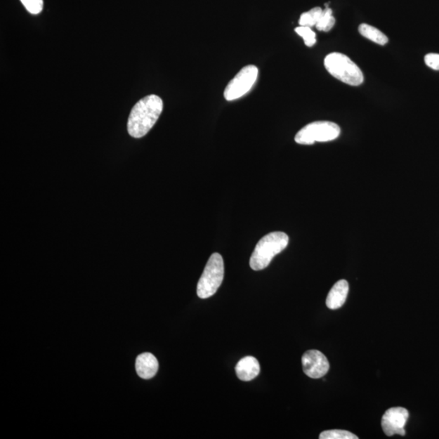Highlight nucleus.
<instances>
[{"label":"nucleus","mask_w":439,"mask_h":439,"mask_svg":"<svg viewBox=\"0 0 439 439\" xmlns=\"http://www.w3.org/2000/svg\"><path fill=\"white\" fill-rule=\"evenodd\" d=\"M163 101L156 95L144 97L133 106L128 120V132L140 138L152 130L163 111Z\"/></svg>","instance_id":"f257e3e1"},{"label":"nucleus","mask_w":439,"mask_h":439,"mask_svg":"<svg viewBox=\"0 0 439 439\" xmlns=\"http://www.w3.org/2000/svg\"><path fill=\"white\" fill-rule=\"evenodd\" d=\"M289 237L283 232H273L258 242L250 260L253 270L260 271L270 265L273 257L287 249Z\"/></svg>","instance_id":"f03ea898"},{"label":"nucleus","mask_w":439,"mask_h":439,"mask_svg":"<svg viewBox=\"0 0 439 439\" xmlns=\"http://www.w3.org/2000/svg\"><path fill=\"white\" fill-rule=\"evenodd\" d=\"M324 63L329 73L344 84L353 86L363 84L362 71L347 55L339 53L329 54Z\"/></svg>","instance_id":"7ed1b4c3"},{"label":"nucleus","mask_w":439,"mask_h":439,"mask_svg":"<svg viewBox=\"0 0 439 439\" xmlns=\"http://www.w3.org/2000/svg\"><path fill=\"white\" fill-rule=\"evenodd\" d=\"M225 267L223 258L219 253H214L209 258L197 286V294L200 299L213 296L223 282Z\"/></svg>","instance_id":"20e7f679"},{"label":"nucleus","mask_w":439,"mask_h":439,"mask_svg":"<svg viewBox=\"0 0 439 439\" xmlns=\"http://www.w3.org/2000/svg\"><path fill=\"white\" fill-rule=\"evenodd\" d=\"M341 133L340 127L334 122H315L299 131L294 140L301 145H312L316 142H329L336 139Z\"/></svg>","instance_id":"39448f33"},{"label":"nucleus","mask_w":439,"mask_h":439,"mask_svg":"<svg viewBox=\"0 0 439 439\" xmlns=\"http://www.w3.org/2000/svg\"><path fill=\"white\" fill-rule=\"evenodd\" d=\"M258 74L259 70L255 65H247L242 68L225 87V99L234 101L247 95L255 85Z\"/></svg>","instance_id":"423d86ee"},{"label":"nucleus","mask_w":439,"mask_h":439,"mask_svg":"<svg viewBox=\"0 0 439 439\" xmlns=\"http://www.w3.org/2000/svg\"><path fill=\"white\" fill-rule=\"evenodd\" d=\"M409 412L405 407H391L381 418V427L387 436L405 435V426L409 419Z\"/></svg>","instance_id":"0eeeda50"},{"label":"nucleus","mask_w":439,"mask_h":439,"mask_svg":"<svg viewBox=\"0 0 439 439\" xmlns=\"http://www.w3.org/2000/svg\"><path fill=\"white\" fill-rule=\"evenodd\" d=\"M302 365L303 373L313 379L323 378L329 369L327 356L317 350L306 351L302 358Z\"/></svg>","instance_id":"6e6552de"},{"label":"nucleus","mask_w":439,"mask_h":439,"mask_svg":"<svg viewBox=\"0 0 439 439\" xmlns=\"http://www.w3.org/2000/svg\"><path fill=\"white\" fill-rule=\"evenodd\" d=\"M260 371V364L253 356H246L241 359L235 367L237 378L244 381L256 379L259 375Z\"/></svg>","instance_id":"1a4fd4ad"},{"label":"nucleus","mask_w":439,"mask_h":439,"mask_svg":"<svg viewBox=\"0 0 439 439\" xmlns=\"http://www.w3.org/2000/svg\"><path fill=\"white\" fill-rule=\"evenodd\" d=\"M136 368L137 374L143 379H151L157 374L159 369L158 360L152 353L138 355Z\"/></svg>","instance_id":"9d476101"},{"label":"nucleus","mask_w":439,"mask_h":439,"mask_svg":"<svg viewBox=\"0 0 439 439\" xmlns=\"http://www.w3.org/2000/svg\"><path fill=\"white\" fill-rule=\"evenodd\" d=\"M349 292V284L346 280H340L334 284L329 291L327 299V306L332 310H336L343 306Z\"/></svg>","instance_id":"9b49d317"},{"label":"nucleus","mask_w":439,"mask_h":439,"mask_svg":"<svg viewBox=\"0 0 439 439\" xmlns=\"http://www.w3.org/2000/svg\"><path fill=\"white\" fill-rule=\"evenodd\" d=\"M359 32L365 38L373 41L376 44L384 46L388 43L389 39L386 35L372 25L361 24L359 27Z\"/></svg>","instance_id":"f8f14e48"},{"label":"nucleus","mask_w":439,"mask_h":439,"mask_svg":"<svg viewBox=\"0 0 439 439\" xmlns=\"http://www.w3.org/2000/svg\"><path fill=\"white\" fill-rule=\"evenodd\" d=\"M323 9L321 8H314L307 13H304L301 15V19H299V25L301 27H316L320 18H321Z\"/></svg>","instance_id":"ddd939ff"},{"label":"nucleus","mask_w":439,"mask_h":439,"mask_svg":"<svg viewBox=\"0 0 439 439\" xmlns=\"http://www.w3.org/2000/svg\"><path fill=\"white\" fill-rule=\"evenodd\" d=\"M335 25V18L333 15L332 10L327 8L323 10L321 18H320L316 27L320 31L328 32Z\"/></svg>","instance_id":"4468645a"},{"label":"nucleus","mask_w":439,"mask_h":439,"mask_svg":"<svg viewBox=\"0 0 439 439\" xmlns=\"http://www.w3.org/2000/svg\"><path fill=\"white\" fill-rule=\"evenodd\" d=\"M320 439H358V436L347 431L332 430L324 431L320 435Z\"/></svg>","instance_id":"2eb2a0df"},{"label":"nucleus","mask_w":439,"mask_h":439,"mask_svg":"<svg viewBox=\"0 0 439 439\" xmlns=\"http://www.w3.org/2000/svg\"><path fill=\"white\" fill-rule=\"evenodd\" d=\"M296 32L304 40V44L309 48L314 46L317 42L316 34L311 28L307 27H299L296 29Z\"/></svg>","instance_id":"dca6fc26"},{"label":"nucleus","mask_w":439,"mask_h":439,"mask_svg":"<svg viewBox=\"0 0 439 439\" xmlns=\"http://www.w3.org/2000/svg\"><path fill=\"white\" fill-rule=\"evenodd\" d=\"M20 2L31 14H39L44 8V0H20Z\"/></svg>","instance_id":"f3484780"},{"label":"nucleus","mask_w":439,"mask_h":439,"mask_svg":"<svg viewBox=\"0 0 439 439\" xmlns=\"http://www.w3.org/2000/svg\"><path fill=\"white\" fill-rule=\"evenodd\" d=\"M425 63L431 69L439 70V54L430 53L425 56Z\"/></svg>","instance_id":"a211bd4d"}]
</instances>
